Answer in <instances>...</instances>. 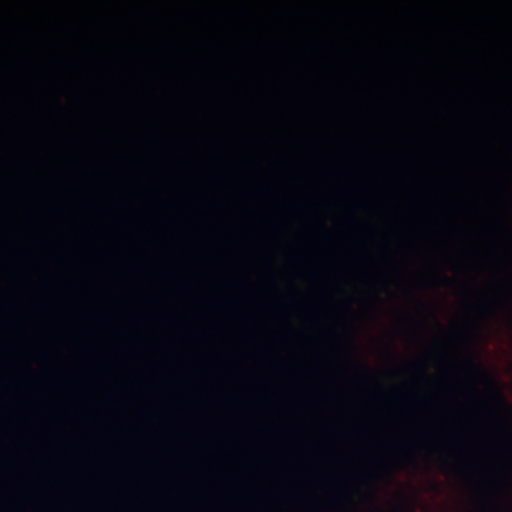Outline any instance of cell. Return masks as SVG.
Instances as JSON below:
<instances>
[{
    "mask_svg": "<svg viewBox=\"0 0 512 512\" xmlns=\"http://www.w3.org/2000/svg\"><path fill=\"white\" fill-rule=\"evenodd\" d=\"M450 288L416 289L376 305L353 330V363L365 372H390L419 359L457 311Z\"/></svg>",
    "mask_w": 512,
    "mask_h": 512,
    "instance_id": "6da1fadb",
    "label": "cell"
},
{
    "mask_svg": "<svg viewBox=\"0 0 512 512\" xmlns=\"http://www.w3.org/2000/svg\"><path fill=\"white\" fill-rule=\"evenodd\" d=\"M466 485L443 464L417 460L383 478L353 512H470Z\"/></svg>",
    "mask_w": 512,
    "mask_h": 512,
    "instance_id": "7a4b0ae2",
    "label": "cell"
},
{
    "mask_svg": "<svg viewBox=\"0 0 512 512\" xmlns=\"http://www.w3.org/2000/svg\"><path fill=\"white\" fill-rule=\"evenodd\" d=\"M476 352L478 362L497 380L512 406V333L485 326Z\"/></svg>",
    "mask_w": 512,
    "mask_h": 512,
    "instance_id": "3957f363",
    "label": "cell"
},
{
    "mask_svg": "<svg viewBox=\"0 0 512 512\" xmlns=\"http://www.w3.org/2000/svg\"><path fill=\"white\" fill-rule=\"evenodd\" d=\"M487 326L512 333V301L490 320Z\"/></svg>",
    "mask_w": 512,
    "mask_h": 512,
    "instance_id": "277c9868",
    "label": "cell"
}]
</instances>
